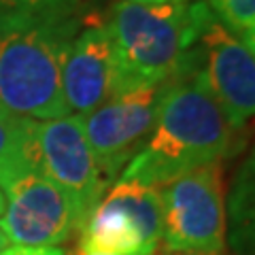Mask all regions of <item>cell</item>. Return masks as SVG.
Returning <instances> with one entry per match:
<instances>
[{"label":"cell","mask_w":255,"mask_h":255,"mask_svg":"<svg viewBox=\"0 0 255 255\" xmlns=\"http://www.w3.org/2000/svg\"><path fill=\"white\" fill-rule=\"evenodd\" d=\"M213 98L234 128L255 119V55L215 17L194 47Z\"/></svg>","instance_id":"obj_9"},{"label":"cell","mask_w":255,"mask_h":255,"mask_svg":"<svg viewBox=\"0 0 255 255\" xmlns=\"http://www.w3.org/2000/svg\"><path fill=\"white\" fill-rule=\"evenodd\" d=\"M162 196V243L168 251H226V185L219 164L200 166L159 187Z\"/></svg>","instance_id":"obj_4"},{"label":"cell","mask_w":255,"mask_h":255,"mask_svg":"<svg viewBox=\"0 0 255 255\" xmlns=\"http://www.w3.org/2000/svg\"><path fill=\"white\" fill-rule=\"evenodd\" d=\"M124 2H136V4H157V2H166V0H124Z\"/></svg>","instance_id":"obj_17"},{"label":"cell","mask_w":255,"mask_h":255,"mask_svg":"<svg viewBox=\"0 0 255 255\" xmlns=\"http://www.w3.org/2000/svg\"><path fill=\"white\" fill-rule=\"evenodd\" d=\"M236 132L213 98L191 49L162 85L153 130L126 164L122 181L162 187L183 172L219 164L234 149Z\"/></svg>","instance_id":"obj_1"},{"label":"cell","mask_w":255,"mask_h":255,"mask_svg":"<svg viewBox=\"0 0 255 255\" xmlns=\"http://www.w3.org/2000/svg\"><path fill=\"white\" fill-rule=\"evenodd\" d=\"M2 9L58 19H79L81 0H0Z\"/></svg>","instance_id":"obj_14"},{"label":"cell","mask_w":255,"mask_h":255,"mask_svg":"<svg viewBox=\"0 0 255 255\" xmlns=\"http://www.w3.org/2000/svg\"><path fill=\"white\" fill-rule=\"evenodd\" d=\"M79 19L0 6V109L32 122L66 117L62 70Z\"/></svg>","instance_id":"obj_2"},{"label":"cell","mask_w":255,"mask_h":255,"mask_svg":"<svg viewBox=\"0 0 255 255\" xmlns=\"http://www.w3.org/2000/svg\"><path fill=\"white\" fill-rule=\"evenodd\" d=\"M9 247H13L11 241H9V236H6V234H4V230L0 228V255H2L6 249H9Z\"/></svg>","instance_id":"obj_16"},{"label":"cell","mask_w":255,"mask_h":255,"mask_svg":"<svg viewBox=\"0 0 255 255\" xmlns=\"http://www.w3.org/2000/svg\"><path fill=\"white\" fill-rule=\"evenodd\" d=\"M2 255H66L58 247H9Z\"/></svg>","instance_id":"obj_15"},{"label":"cell","mask_w":255,"mask_h":255,"mask_svg":"<svg viewBox=\"0 0 255 255\" xmlns=\"http://www.w3.org/2000/svg\"><path fill=\"white\" fill-rule=\"evenodd\" d=\"M32 124L0 109V185L21 170L36 168Z\"/></svg>","instance_id":"obj_12"},{"label":"cell","mask_w":255,"mask_h":255,"mask_svg":"<svg viewBox=\"0 0 255 255\" xmlns=\"http://www.w3.org/2000/svg\"><path fill=\"white\" fill-rule=\"evenodd\" d=\"M34 164L45 177L62 187L75 202L81 228L102 200L107 183L96 166L79 115L32 124Z\"/></svg>","instance_id":"obj_7"},{"label":"cell","mask_w":255,"mask_h":255,"mask_svg":"<svg viewBox=\"0 0 255 255\" xmlns=\"http://www.w3.org/2000/svg\"><path fill=\"white\" fill-rule=\"evenodd\" d=\"M245 47H247V49H249L253 55H255V32H253V34L249 36V41H247V43H243Z\"/></svg>","instance_id":"obj_18"},{"label":"cell","mask_w":255,"mask_h":255,"mask_svg":"<svg viewBox=\"0 0 255 255\" xmlns=\"http://www.w3.org/2000/svg\"><path fill=\"white\" fill-rule=\"evenodd\" d=\"M62 92L68 113L85 115L115 96V49L107 26H90L73 38L64 60Z\"/></svg>","instance_id":"obj_10"},{"label":"cell","mask_w":255,"mask_h":255,"mask_svg":"<svg viewBox=\"0 0 255 255\" xmlns=\"http://www.w3.org/2000/svg\"><path fill=\"white\" fill-rule=\"evenodd\" d=\"M226 215V245L232 255H255V138L232 179Z\"/></svg>","instance_id":"obj_11"},{"label":"cell","mask_w":255,"mask_h":255,"mask_svg":"<svg viewBox=\"0 0 255 255\" xmlns=\"http://www.w3.org/2000/svg\"><path fill=\"white\" fill-rule=\"evenodd\" d=\"M166 255H211V253H183V251H168Z\"/></svg>","instance_id":"obj_19"},{"label":"cell","mask_w":255,"mask_h":255,"mask_svg":"<svg viewBox=\"0 0 255 255\" xmlns=\"http://www.w3.org/2000/svg\"><path fill=\"white\" fill-rule=\"evenodd\" d=\"M209 9L243 43L255 32V0H206Z\"/></svg>","instance_id":"obj_13"},{"label":"cell","mask_w":255,"mask_h":255,"mask_svg":"<svg viewBox=\"0 0 255 255\" xmlns=\"http://www.w3.org/2000/svg\"><path fill=\"white\" fill-rule=\"evenodd\" d=\"M77 255H83V253H77Z\"/></svg>","instance_id":"obj_21"},{"label":"cell","mask_w":255,"mask_h":255,"mask_svg":"<svg viewBox=\"0 0 255 255\" xmlns=\"http://www.w3.org/2000/svg\"><path fill=\"white\" fill-rule=\"evenodd\" d=\"M4 211L0 228L15 247H58L81 230L75 202L38 168L15 174L2 185Z\"/></svg>","instance_id":"obj_6"},{"label":"cell","mask_w":255,"mask_h":255,"mask_svg":"<svg viewBox=\"0 0 255 255\" xmlns=\"http://www.w3.org/2000/svg\"><path fill=\"white\" fill-rule=\"evenodd\" d=\"M211 17L202 0L113 4L107 30L115 49V96L168 81Z\"/></svg>","instance_id":"obj_3"},{"label":"cell","mask_w":255,"mask_h":255,"mask_svg":"<svg viewBox=\"0 0 255 255\" xmlns=\"http://www.w3.org/2000/svg\"><path fill=\"white\" fill-rule=\"evenodd\" d=\"M162 85L117 94L98 109L79 115L96 166L107 185L149 138L155 124Z\"/></svg>","instance_id":"obj_8"},{"label":"cell","mask_w":255,"mask_h":255,"mask_svg":"<svg viewBox=\"0 0 255 255\" xmlns=\"http://www.w3.org/2000/svg\"><path fill=\"white\" fill-rule=\"evenodd\" d=\"M4 211V196H2V189H0V215Z\"/></svg>","instance_id":"obj_20"},{"label":"cell","mask_w":255,"mask_h":255,"mask_svg":"<svg viewBox=\"0 0 255 255\" xmlns=\"http://www.w3.org/2000/svg\"><path fill=\"white\" fill-rule=\"evenodd\" d=\"M162 245L159 187L119 179L81 228L83 255H157Z\"/></svg>","instance_id":"obj_5"}]
</instances>
